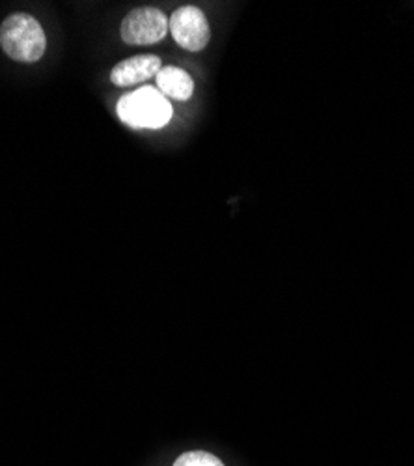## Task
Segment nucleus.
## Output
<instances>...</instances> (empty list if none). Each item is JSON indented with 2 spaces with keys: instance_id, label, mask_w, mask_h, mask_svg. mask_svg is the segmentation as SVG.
Instances as JSON below:
<instances>
[{
  "instance_id": "1",
  "label": "nucleus",
  "mask_w": 414,
  "mask_h": 466,
  "mask_svg": "<svg viewBox=\"0 0 414 466\" xmlns=\"http://www.w3.org/2000/svg\"><path fill=\"white\" fill-rule=\"evenodd\" d=\"M0 46L12 60L32 64L45 55L47 37L32 15L12 14L0 26Z\"/></svg>"
},
{
  "instance_id": "6",
  "label": "nucleus",
  "mask_w": 414,
  "mask_h": 466,
  "mask_svg": "<svg viewBox=\"0 0 414 466\" xmlns=\"http://www.w3.org/2000/svg\"><path fill=\"white\" fill-rule=\"evenodd\" d=\"M157 90L165 97H172L177 101H189L195 94V81L193 76L181 67L165 66L157 73Z\"/></svg>"
},
{
  "instance_id": "2",
  "label": "nucleus",
  "mask_w": 414,
  "mask_h": 466,
  "mask_svg": "<svg viewBox=\"0 0 414 466\" xmlns=\"http://www.w3.org/2000/svg\"><path fill=\"white\" fill-rule=\"evenodd\" d=\"M118 118L129 127L161 129L172 120V105L152 86H142L133 94L120 97L116 105Z\"/></svg>"
},
{
  "instance_id": "3",
  "label": "nucleus",
  "mask_w": 414,
  "mask_h": 466,
  "mask_svg": "<svg viewBox=\"0 0 414 466\" xmlns=\"http://www.w3.org/2000/svg\"><path fill=\"white\" fill-rule=\"evenodd\" d=\"M168 34V19L159 8L144 6L131 10L122 25L120 35L127 46H154Z\"/></svg>"
},
{
  "instance_id": "7",
  "label": "nucleus",
  "mask_w": 414,
  "mask_h": 466,
  "mask_svg": "<svg viewBox=\"0 0 414 466\" xmlns=\"http://www.w3.org/2000/svg\"><path fill=\"white\" fill-rule=\"evenodd\" d=\"M174 466H224L218 457L207 451H187L179 455Z\"/></svg>"
},
{
  "instance_id": "4",
  "label": "nucleus",
  "mask_w": 414,
  "mask_h": 466,
  "mask_svg": "<svg viewBox=\"0 0 414 466\" xmlns=\"http://www.w3.org/2000/svg\"><path fill=\"white\" fill-rule=\"evenodd\" d=\"M174 42L185 51L200 53L211 40V28L206 14L197 6H181L168 19Z\"/></svg>"
},
{
  "instance_id": "5",
  "label": "nucleus",
  "mask_w": 414,
  "mask_h": 466,
  "mask_svg": "<svg viewBox=\"0 0 414 466\" xmlns=\"http://www.w3.org/2000/svg\"><path fill=\"white\" fill-rule=\"evenodd\" d=\"M163 69V62L156 55H136L124 62H118L110 71V83L127 88L144 81H149L152 76Z\"/></svg>"
}]
</instances>
